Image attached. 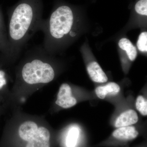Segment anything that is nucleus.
Here are the masks:
<instances>
[{
	"label": "nucleus",
	"instance_id": "f257e3e1",
	"mask_svg": "<svg viewBox=\"0 0 147 147\" xmlns=\"http://www.w3.org/2000/svg\"><path fill=\"white\" fill-rule=\"evenodd\" d=\"M43 11L42 0H19L9 9V51L1 65L15 61L29 40L40 31Z\"/></svg>",
	"mask_w": 147,
	"mask_h": 147
},
{
	"label": "nucleus",
	"instance_id": "f03ea898",
	"mask_svg": "<svg viewBox=\"0 0 147 147\" xmlns=\"http://www.w3.org/2000/svg\"><path fill=\"white\" fill-rule=\"evenodd\" d=\"M74 13L71 6L60 3L54 7L49 18L42 20L40 28L44 35L42 47L49 55L59 40L66 36H76V32L72 30Z\"/></svg>",
	"mask_w": 147,
	"mask_h": 147
},
{
	"label": "nucleus",
	"instance_id": "7ed1b4c3",
	"mask_svg": "<svg viewBox=\"0 0 147 147\" xmlns=\"http://www.w3.org/2000/svg\"><path fill=\"white\" fill-rule=\"evenodd\" d=\"M51 55L42 47L27 53L18 69V83L26 86H35L52 82L56 74Z\"/></svg>",
	"mask_w": 147,
	"mask_h": 147
},
{
	"label": "nucleus",
	"instance_id": "20e7f679",
	"mask_svg": "<svg viewBox=\"0 0 147 147\" xmlns=\"http://www.w3.org/2000/svg\"><path fill=\"white\" fill-rule=\"evenodd\" d=\"M0 147H52V135L46 127L34 121H25L14 133L5 132Z\"/></svg>",
	"mask_w": 147,
	"mask_h": 147
},
{
	"label": "nucleus",
	"instance_id": "39448f33",
	"mask_svg": "<svg viewBox=\"0 0 147 147\" xmlns=\"http://www.w3.org/2000/svg\"><path fill=\"white\" fill-rule=\"evenodd\" d=\"M56 103L65 109L71 108L76 105L77 100L72 96L71 88L69 84H61L58 92Z\"/></svg>",
	"mask_w": 147,
	"mask_h": 147
},
{
	"label": "nucleus",
	"instance_id": "423d86ee",
	"mask_svg": "<svg viewBox=\"0 0 147 147\" xmlns=\"http://www.w3.org/2000/svg\"><path fill=\"white\" fill-rule=\"evenodd\" d=\"M8 51L7 31L6 28L2 13L0 9V64L6 58Z\"/></svg>",
	"mask_w": 147,
	"mask_h": 147
},
{
	"label": "nucleus",
	"instance_id": "0eeeda50",
	"mask_svg": "<svg viewBox=\"0 0 147 147\" xmlns=\"http://www.w3.org/2000/svg\"><path fill=\"white\" fill-rule=\"evenodd\" d=\"M139 121L137 113L135 110L129 109L123 112L115 121V126L117 128L130 125L137 123Z\"/></svg>",
	"mask_w": 147,
	"mask_h": 147
},
{
	"label": "nucleus",
	"instance_id": "6e6552de",
	"mask_svg": "<svg viewBox=\"0 0 147 147\" xmlns=\"http://www.w3.org/2000/svg\"><path fill=\"white\" fill-rule=\"evenodd\" d=\"M87 71L93 82L98 83H105L108 78L105 72L96 62H92L87 66Z\"/></svg>",
	"mask_w": 147,
	"mask_h": 147
},
{
	"label": "nucleus",
	"instance_id": "1a4fd4ad",
	"mask_svg": "<svg viewBox=\"0 0 147 147\" xmlns=\"http://www.w3.org/2000/svg\"><path fill=\"white\" fill-rule=\"evenodd\" d=\"M139 132L134 126H127L118 127L113 133V137L119 140H131L137 138Z\"/></svg>",
	"mask_w": 147,
	"mask_h": 147
},
{
	"label": "nucleus",
	"instance_id": "9d476101",
	"mask_svg": "<svg viewBox=\"0 0 147 147\" xmlns=\"http://www.w3.org/2000/svg\"><path fill=\"white\" fill-rule=\"evenodd\" d=\"M119 86L114 82H110L104 86L97 87L95 90L96 94L98 98L105 99L108 96H115L120 91Z\"/></svg>",
	"mask_w": 147,
	"mask_h": 147
},
{
	"label": "nucleus",
	"instance_id": "9b49d317",
	"mask_svg": "<svg viewBox=\"0 0 147 147\" xmlns=\"http://www.w3.org/2000/svg\"><path fill=\"white\" fill-rule=\"evenodd\" d=\"M119 45L121 49L126 51L130 60L133 61L135 59L137 55V50L129 40L126 38H121L119 41Z\"/></svg>",
	"mask_w": 147,
	"mask_h": 147
},
{
	"label": "nucleus",
	"instance_id": "f8f14e48",
	"mask_svg": "<svg viewBox=\"0 0 147 147\" xmlns=\"http://www.w3.org/2000/svg\"><path fill=\"white\" fill-rule=\"evenodd\" d=\"M79 136V130L76 127L71 128L69 131L66 139L67 147H75Z\"/></svg>",
	"mask_w": 147,
	"mask_h": 147
},
{
	"label": "nucleus",
	"instance_id": "ddd939ff",
	"mask_svg": "<svg viewBox=\"0 0 147 147\" xmlns=\"http://www.w3.org/2000/svg\"><path fill=\"white\" fill-rule=\"evenodd\" d=\"M136 109L139 113L144 116L147 115V99L142 95L137 96L135 102Z\"/></svg>",
	"mask_w": 147,
	"mask_h": 147
},
{
	"label": "nucleus",
	"instance_id": "4468645a",
	"mask_svg": "<svg viewBox=\"0 0 147 147\" xmlns=\"http://www.w3.org/2000/svg\"><path fill=\"white\" fill-rule=\"evenodd\" d=\"M136 13L139 15L147 16V0H138L134 6Z\"/></svg>",
	"mask_w": 147,
	"mask_h": 147
},
{
	"label": "nucleus",
	"instance_id": "2eb2a0df",
	"mask_svg": "<svg viewBox=\"0 0 147 147\" xmlns=\"http://www.w3.org/2000/svg\"><path fill=\"white\" fill-rule=\"evenodd\" d=\"M138 49L141 52L147 51V33L144 32L139 35L137 42Z\"/></svg>",
	"mask_w": 147,
	"mask_h": 147
},
{
	"label": "nucleus",
	"instance_id": "dca6fc26",
	"mask_svg": "<svg viewBox=\"0 0 147 147\" xmlns=\"http://www.w3.org/2000/svg\"><path fill=\"white\" fill-rule=\"evenodd\" d=\"M6 83L4 72L0 70V89L2 88Z\"/></svg>",
	"mask_w": 147,
	"mask_h": 147
},
{
	"label": "nucleus",
	"instance_id": "f3484780",
	"mask_svg": "<svg viewBox=\"0 0 147 147\" xmlns=\"http://www.w3.org/2000/svg\"><path fill=\"white\" fill-rule=\"evenodd\" d=\"M1 108H0V115H1Z\"/></svg>",
	"mask_w": 147,
	"mask_h": 147
}]
</instances>
